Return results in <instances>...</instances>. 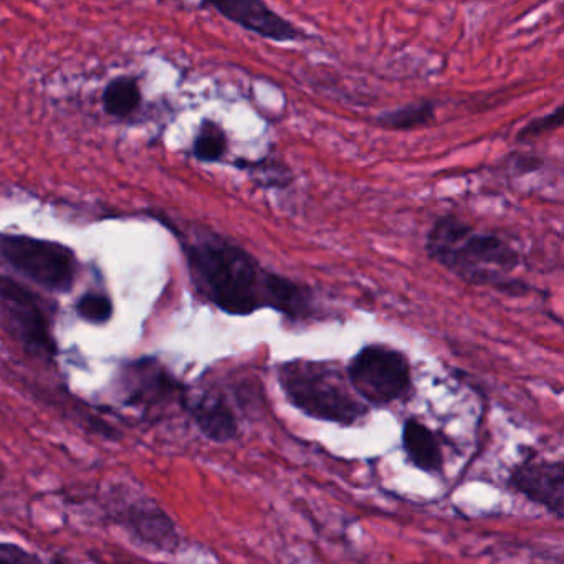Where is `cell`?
Listing matches in <instances>:
<instances>
[{
    "instance_id": "3957f363",
    "label": "cell",
    "mask_w": 564,
    "mask_h": 564,
    "mask_svg": "<svg viewBox=\"0 0 564 564\" xmlns=\"http://www.w3.org/2000/svg\"><path fill=\"white\" fill-rule=\"evenodd\" d=\"M279 382L290 404L308 417L346 427L368 417V405L336 362L292 359L279 366Z\"/></svg>"
},
{
    "instance_id": "7c38bea8",
    "label": "cell",
    "mask_w": 564,
    "mask_h": 564,
    "mask_svg": "<svg viewBox=\"0 0 564 564\" xmlns=\"http://www.w3.org/2000/svg\"><path fill=\"white\" fill-rule=\"evenodd\" d=\"M435 120V104L431 100L414 101L379 115L376 123L386 130L412 131L429 127Z\"/></svg>"
},
{
    "instance_id": "5b68a950",
    "label": "cell",
    "mask_w": 564,
    "mask_h": 564,
    "mask_svg": "<svg viewBox=\"0 0 564 564\" xmlns=\"http://www.w3.org/2000/svg\"><path fill=\"white\" fill-rule=\"evenodd\" d=\"M0 253L22 275L48 292L65 293L74 286V253L61 243L25 236L0 237Z\"/></svg>"
},
{
    "instance_id": "2e32d148",
    "label": "cell",
    "mask_w": 564,
    "mask_h": 564,
    "mask_svg": "<svg viewBox=\"0 0 564 564\" xmlns=\"http://www.w3.org/2000/svg\"><path fill=\"white\" fill-rule=\"evenodd\" d=\"M563 124V107H556V110L551 113L543 115V117L531 120L530 123L524 124L518 133V141H530L536 140L541 134L551 133V131L557 130Z\"/></svg>"
},
{
    "instance_id": "30bf717a",
    "label": "cell",
    "mask_w": 564,
    "mask_h": 564,
    "mask_svg": "<svg viewBox=\"0 0 564 564\" xmlns=\"http://www.w3.org/2000/svg\"><path fill=\"white\" fill-rule=\"evenodd\" d=\"M204 437L216 444H227L239 435V424L229 402L216 392H204L197 398L184 401Z\"/></svg>"
},
{
    "instance_id": "6da1fadb",
    "label": "cell",
    "mask_w": 564,
    "mask_h": 564,
    "mask_svg": "<svg viewBox=\"0 0 564 564\" xmlns=\"http://www.w3.org/2000/svg\"><path fill=\"white\" fill-rule=\"evenodd\" d=\"M186 259L197 292L227 315L273 310L290 323L325 318L310 286L265 269L232 240L204 234L187 243Z\"/></svg>"
},
{
    "instance_id": "8fae6325",
    "label": "cell",
    "mask_w": 564,
    "mask_h": 564,
    "mask_svg": "<svg viewBox=\"0 0 564 564\" xmlns=\"http://www.w3.org/2000/svg\"><path fill=\"white\" fill-rule=\"evenodd\" d=\"M402 447L409 460L427 474H441L444 468V452L441 442L431 427L419 421L408 419L402 427Z\"/></svg>"
},
{
    "instance_id": "277c9868",
    "label": "cell",
    "mask_w": 564,
    "mask_h": 564,
    "mask_svg": "<svg viewBox=\"0 0 564 564\" xmlns=\"http://www.w3.org/2000/svg\"><path fill=\"white\" fill-rule=\"evenodd\" d=\"M345 371L352 391L368 408H386L404 401L412 392V368L408 356L388 345H368L359 349Z\"/></svg>"
},
{
    "instance_id": "9c48e42d",
    "label": "cell",
    "mask_w": 564,
    "mask_h": 564,
    "mask_svg": "<svg viewBox=\"0 0 564 564\" xmlns=\"http://www.w3.org/2000/svg\"><path fill=\"white\" fill-rule=\"evenodd\" d=\"M223 18L259 37L276 44H289L306 39L305 32L296 28L289 19L262 2V0H232V2H216L210 4Z\"/></svg>"
},
{
    "instance_id": "e0dca14e",
    "label": "cell",
    "mask_w": 564,
    "mask_h": 564,
    "mask_svg": "<svg viewBox=\"0 0 564 564\" xmlns=\"http://www.w3.org/2000/svg\"><path fill=\"white\" fill-rule=\"evenodd\" d=\"M0 564H42V560L21 544L0 541Z\"/></svg>"
},
{
    "instance_id": "ba28073f",
    "label": "cell",
    "mask_w": 564,
    "mask_h": 564,
    "mask_svg": "<svg viewBox=\"0 0 564 564\" xmlns=\"http://www.w3.org/2000/svg\"><path fill=\"white\" fill-rule=\"evenodd\" d=\"M508 485L528 500L564 517V465L561 460L530 457L511 470Z\"/></svg>"
},
{
    "instance_id": "4fadbf2b",
    "label": "cell",
    "mask_w": 564,
    "mask_h": 564,
    "mask_svg": "<svg viewBox=\"0 0 564 564\" xmlns=\"http://www.w3.org/2000/svg\"><path fill=\"white\" fill-rule=\"evenodd\" d=\"M141 104L140 85L133 78H117L104 94V105L111 117L123 118L133 113Z\"/></svg>"
},
{
    "instance_id": "9a60e30c",
    "label": "cell",
    "mask_w": 564,
    "mask_h": 564,
    "mask_svg": "<svg viewBox=\"0 0 564 564\" xmlns=\"http://www.w3.org/2000/svg\"><path fill=\"white\" fill-rule=\"evenodd\" d=\"M78 315L91 323H105L113 315V305L110 299L97 293H88L78 302Z\"/></svg>"
},
{
    "instance_id": "8992f818",
    "label": "cell",
    "mask_w": 564,
    "mask_h": 564,
    "mask_svg": "<svg viewBox=\"0 0 564 564\" xmlns=\"http://www.w3.org/2000/svg\"><path fill=\"white\" fill-rule=\"evenodd\" d=\"M0 315L6 326L14 333L19 341L32 351L54 355L55 345L51 335L47 316L25 286L9 276L0 275Z\"/></svg>"
},
{
    "instance_id": "52a82bcc",
    "label": "cell",
    "mask_w": 564,
    "mask_h": 564,
    "mask_svg": "<svg viewBox=\"0 0 564 564\" xmlns=\"http://www.w3.org/2000/svg\"><path fill=\"white\" fill-rule=\"evenodd\" d=\"M113 510V518L118 523L123 524L128 533L133 534L138 541L153 547L156 551H173L180 546L181 538L176 524L171 520L170 514L150 497H128L121 495L115 497L110 505Z\"/></svg>"
},
{
    "instance_id": "7a4b0ae2",
    "label": "cell",
    "mask_w": 564,
    "mask_h": 564,
    "mask_svg": "<svg viewBox=\"0 0 564 564\" xmlns=\"http://www.w3.org/2000/svg\"><path fill=\"white\" fill-rule=\"evenodd\" d=\"M425 252L468 285L488 286L511 295L527 293V283L511 279L521 265L520 252L513 243L498 234L475 229L454 214H445L432 224Z\"/></svg>"
},
{
    "instance_id": "5bb4252c",
    "label": "cell",
    "mask_w": 564,
    "mask_h": 564,
    "mask_svg": "<svg viewBox=\"0 0 564 564\" xmlns=\"http://www.w3.org/2000/svg\"><path fill=\"white\" fill-rule=\"evenodd\" d=\"M227 134L214 121H204L194 141V156L203 163H217L227 153Z\"/></svg>"
}]
</instances>
